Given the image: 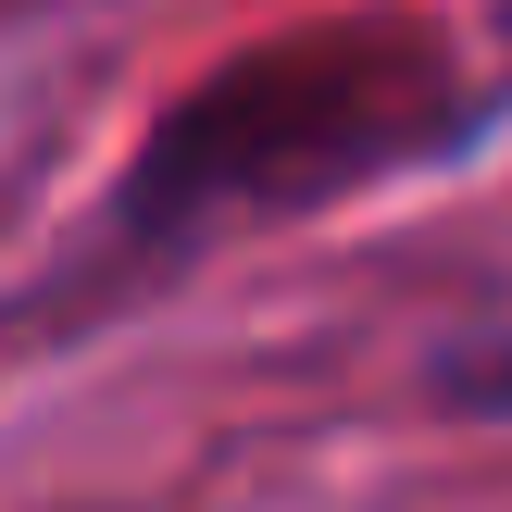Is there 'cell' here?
Segmentation results:
<instances>
[{
  "label": "cell",
  "instance_id": "obj_1",
  "mask_svg": "<svg viewBox=\"0 0 512 512\" xmlns=\"http://www.w3.org/2000/svg\"><path fill=\"white\" fill-rule=\"evenodd\" d=\"M238 138L213 113L175 125V163L150 200H313V188H363L388 163H425V150H463L475 138V88L438 63L425 38H325L288 50V63H250L238 88Z\"/></svg>",
  "mask_w": 512,
  "mask_h": 512
}]
</instances>
